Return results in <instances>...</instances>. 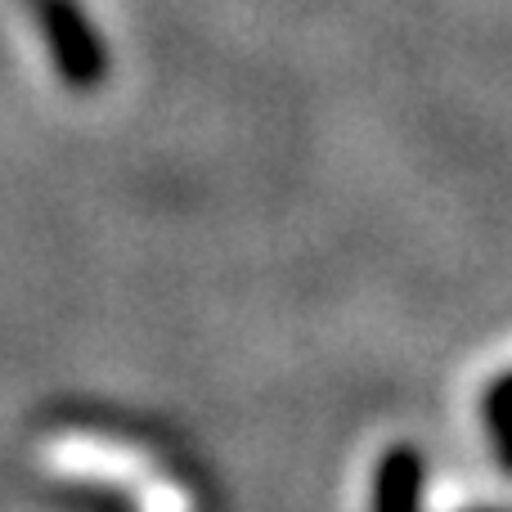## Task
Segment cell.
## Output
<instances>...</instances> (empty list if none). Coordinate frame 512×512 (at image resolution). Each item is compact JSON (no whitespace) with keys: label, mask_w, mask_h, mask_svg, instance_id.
Segmentation results:
<instances>
[{"label":"cell","mask_w":512,"mask_h":512,"mask_svg":"<svg viewBox=\"0 0 512 512\" xmlns=\"http://www.w3.org/2000/svg\"><path fill=\"white\" fill-rule=\"evenodd\" d=\"M36 463L54 481L117 490L126 495L131 512H203L194 486L171 477L158 454L135 441H117V436L86 432V427H63L36 445Z\"/></svg>","instance_id":"obj_1"},{"label":"cell","mask_w":512,"mask_h":512,"mask_svg":"<svg viewBox=\"0 0 512 512\" xmlns=\"http://www.w3.org/2000/svg\"><path fill=\"white\" fill-rule=\"evenodd\" d=\"M27 9H32L41 36L50 41V54L63 77L77 81V86H90L104 72V59H99V41L90 36L77 5L72 0H27Z\"/></svg>","instance_id":"obj_2"},{"label":"cell","mask_w":512,"mask_h":512,"mask_svg":"<svg viewBox=\"0 0 512 512\" xmlns=\"http://www.w3.org/2000/svg\"><path fill=\"white\" fill-rule=\"evenodd\" d=\"M490 423H495V436L504 445V459L512 463V378L490 391Z\"/></svg>","instance_id":"obj_3"}]
</instances>
